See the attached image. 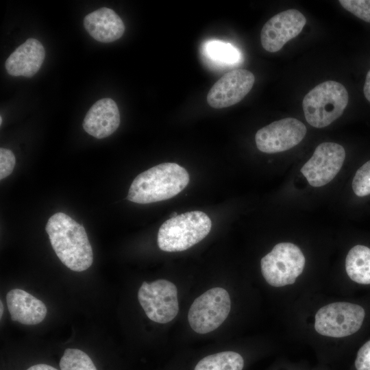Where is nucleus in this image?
<instances>
[{
	"label": "nucleus",
	"instance_id": "f8f14e48",
	"mask_svg": "<svg viewBox=\"0 0 370 370\" xmlns=\"http://www.w3.org/2000/svg\"><path fill=\"white\" fill-rule=\"evenodd\" d=\"M255 82L248 70H232L217 80L210 89L206 100L214 108H223L241 101L251 90Z\"/></svg>",
	"mask_w": 370,
	"mask_h": 370
},
{
	"label": "nucleus",
	"instance_id": "2eb2a0df",
	"mask_svg": "<svg viewBox=\"0 0 370 370\" xmlns=\"http://www.w3.org/2000/svg\"><path fill=\"white\" fill-rule=\"evenodd\" d=\"M6 301L12 320L22 324H38L47 315L45 304L22 289L10 290L7 293Z\"/></svg>",
	"mask_w": 370,
	"mask_h": 370
},
{
	"label": "nucleus",
	"instance_id": "39448f33",
	"mask_svg": "<svg viewBox=\"0 0 370 370\" xmlns=\"http://www.w3.org/2000/svg\"><path fill=\"white\" fill-rule=\"evenodd\" d=\"M305 257L301 249L291 243H280L260 261L262 274L274 287L293 284L302 273Z\"/></svg>",
	"mask_w": 370,
	"mask_h": 370
},
{
	"label": "nucleus",
	"instance_id": "7ed1b4c3",
	"mask_svg": "<svg viewBox=\"0 0 370 370\" xmlns=\"http://www.w3.org/2000/svg\"><path fill=\"white\" fill-rule=\"evenodd\" d=\"M211 227V220L204 212L180 214L162 224L158 233V247L168 252L186 250L203 240Z\"/></svg>",
	"mask_w": 370,
	"mask_h": 370
},
{
	"label": "nucleus",
	"instance_id": "cd10ccee",
	"mask_svg": "<svg viewBox=\"0 0 370 370\" xmlns=\"http://www.w3.org/2000/svg\"><path fill=\"white\" fill-rule=\"evenodd\" d=\"M178 214H177V212H173L172 213L171 215H170V218H173V217H175L176 216H177Z\"/></svg>",
	"mask_w": 370,
	"mask_h": 370
},
{
	"label": "nucleus",
	"instance_id": "4be33fe9",
	"mask_svg": "<svg viewBox=\"0 0 370 370\" xmlns=\"http://www.w3.org/2000/svg\"><path fill=\"white\" fill-rule=\"evenodd\" d=\"M339 3L358 18L370 23V0H340Z\"/></svg>",
	"mask_w": 370,
	"mask_h": 370
},
{
	"label": "nucleus",
	"instance_id": "f03ea898",
	"mask_svg": "<svg viewBox=\"0 0 370 370\" xmlns=\"http://www.w3.org/2000/svg\"><path fill=\"white\" fill-rule=\"evenodd\" d=\"M188 171L174 162L162 163L138 175L133 180L127 199L146 204L171 199L189 182Z\"/></svg>",
	"mask_w": 370,
	"mask_h": 370
},
{
	"label": "nucleus",
	"instance_id": "9b49d317",
	"mask_svg": "<svg viewBox=\"0 0 370 370\" xmlns=\"http://www.w3.org/2000/svg\"><path fill=\"white\" fill-rule=\"evenodd\" d=\"M306 23V17L295 9H288L275 14L262 28L260 41L262 47L269 52L278 51L288 41L300 34Z\"/></svg>",
	"mask_w": 370,
	"mask_h": 370
},
{
	"label": "nucleus",
	"instance_id": "f3484780",
	"mask_svg": "<svg viewBox=\"0 0 370 370\" xmlns=\"http://www.w3.org/2000/svg\"><path fill=\"white\" fill-rule=\"evenodd\" d=\"M345 270L354 282L370 284V249L361 245L353 247L345 259Z\"/></svg>",
	"mask_w": 370,
	"mask_h": 370
},
{
	"label": "nucleus",
	"instance_id": "dca6fc26",
	"mask_svg": "<svg viewBox=\"0 0 370 370\" xmlns=\"http://www.w3.org/2000/svg\"><path fill=\"white\" fill-rule=\"evenodd\" d=\"M84 25L89 34L101 42L115 41L125 32L122 19L108 8H101L87 14L84 19Z\"/></svg>",
	"mask_w": 370,
	"mask_h": 370
},
{
	"label": "nucleus",
	"instance_id": "393cba45",
	"mask_svg": "<svg viewBox=\"0 0 370 370\" xmlns=\"http://www.w3.org/2000/svg\"><path fill=\"white\" fill-rule=\"evenodd\" d=\"M363 92L366 99L370 102V69L366 75V79L363 88Z\"/></svg>",
	"mask_w": 370,
	"mask_h": 370
},
{
	"label": "nucleus",
	"instance_id": "6e6552de",
	"mask_svg": "<svg viewBox=\"0 0 370 370\" xmlns=\"http://www.w3.org/2000/svg\"><path fill=\"white\" fill-rule=\"evenodd\" d=\"M138 299L147 317L158 323L171 321L179 311L177 289L166 280L144 282L138 290Z\"/></svg>",
	"mask_w": 370,
	"mask_h": 370
},
{
	"label": "nucleus",
	"instance_id": "5701e85b",
	"mask_svg": "<svg viewBox=\"0 0 370 370\" xmlns=\"http://www.w3.org/2000/svg\"><path fill=\"white\" fill-rule=\"evenodd\" d=\"M15 157L10 149L1 147L0 149V180L10 175L14 170Z\"/></svg>",
	"mask_w": 370,
	"mask_h": 370
},
{
	"label": "nucleus",
	"instance_id": "412c9836",
	"mask_svg": "<svg viewBox=\"0 0 370 370\" xmlns=\"http://www.w3.org/2000/svg\"><path fill=\"white\" fill-rule=\"evenodd\" d=\"M352 189L358 197L370 194V160L360 166L354 177Z\"/></svg>",
	"mask_w": 370,
	"mask_h": 370
},
{
	"label": "nucleus",
	"instance_id": "4468645a",
	"mask_svg": "<svg viewBox=\"0 0 370 370\" xmlns=\"http://www.w3.org/2000/svg\"><path fill=\"white\" fill-rule=\"evenodd\" d=\"M45 57L42 45L37 39L31 38L10 55L5 61V69L12 76L31 77L39 71Z\"/></svg>",
	"mask_w": 370,
	"mask_h": 370
},
{
	"label": "nucleus",
	"instance_id": "9d476101",
	"mask_svg": "<svg viewBox=\"0 0 370 370\" xmlns=\"http://www.w3.org/2000/svg\"><path fill=\"white\" fill-rule=\"evenodd\" d=\"M345 158L343 147L335 143L319 144L312 157L301 168L310 185L324 186L332 181L341 170Z\"/></svg>",
	"mask_w": 370,
	"mask_h": 370
},
{
	"label": "nucleus",
	"instance_id": "bb28decb",
	"mask_svg": "<svg viewBox=\"0 0 370 370\" xmlns=\"http://www.w3.org/2000/svg\"><path fill=\"white\" fill-rule=\"evenodd\" d=\"M0 308H1V310H0V317H2V314H3V304L2 303V301H0Z\"/></svg>",
	"mask_w": 370,
	"mask_h": 370
},
{
	"label": "nucleus",
	"instance_id": "0eeeda50",
	"mask_svg": "<svg viewBox=\"0 0 370 370\" xmlns=\"http://www.w3.org/2000/svg\"><path fill=\"white\" fill-rule=\"evenodd\" d=\"M365 312L359 305L339 301L321 307L315 314V330L323 336L342 338L356 332Z\"/></svg>",
	"mask_w": 370,
	"mask_h": 370
},
{
	"label": "nucleus",
	"instance_id": "b1692460",
	"mask_svg": "<svg viewBox=\"0 0 370 370\" xmlns=\"http://www.w3.org/2000/svg\"><path fill=\"white\" fill-rule=\"evenodd\" d=\"M356 370H370V341L358 350L355 360Z\"/></svg>",
	"mask_w": 370,
	"mask_h": 370
},
{
	"label": "nucleus",
	"instance_id": "a211bd4d",
	"mask_svg": "<svg viewBox=\"0 0 370 370\" xmlns=\"http://www.w3.org/2000/svg\"><path fill=\"white\" fill-rule=\"evenodd\" d=\"M244 360L238 353L225 351L202 358L194 370H242Z\"/></svg>",
	"mask_w": 370,
	"mask_h": 370
},
{
	"label": "nucleus",
	"instance_id": "c85d7f7f",
	"mask_svg": "<svg viewBox=\"0 0 370 370\" xmlns=\"http://www.w3.org/2000/svg\"><path fill=\"white\" fill-rule=\"evenodd\" d=\"M1 124H2V117L0 116V125H1Z\"/></svg>",
	"mask_w": 370,
	"mask_h": 370
},
{
	"label": "nucleus",
	"instance_id": "423d86ee",
	"mask_svg": "<svg viewBox=\"0 0 370 370\" xmlns=\"http://www.w3.org/2000/svg\"><path fill=\"white\" fill-rule=\"evenodd\" d=\"M231 301L227 291L220 287L208 290L195 299L188 320L197 333L206 334L219 328L227 317Z\"/></svg>",
	"mask_w": 370,
	"mask_h": 370
},
{
	"label": "nucleus",
	"instance_id": "ddd939ff",
	"mask_svg": "<svg viewBox=\"0 0 370 370\" xmlns=\"http://www.w3.org/2000/svg\"><path fill=\"white\" fill-rule=\"evenodd\" d=\"M120 124V114L115 101L103 98L89 109L83 121L84 130L97 138H103L114 133Z\"/></svg>",
	"mask_w": 370,
	"mask_h": 370
},
{
	"label": "nucleus",
	"instance_id": "6ab92c4d",
	"mask_svg": "<svg viewBox=\"0 0 370 370\" xmlns=\"http://www.w3.org/2000/svg\"><path fill=\"white\" fill-rule=\"evenodd\" d=\"M205 56L211 62L220 65H232L241 60L239 51L230 43L212 40L204 45Z\"/></svg>",
	"mask_w": 370,
	"mask_h": 370
},
{
	"label": "nucleus",
	"instance_id": "aec40b11",
	"mask_svg": "<svg viewBox=\"0 0 370 370\" xmlns=\"http://www.w3.org/2000/svg\"><path fill=\"white\" fill-rule=\"evenodd\" d=\"M61 370H97L90 358L77 349H66L60 361Z\"/></svg>",
	"mask_w": 370,
	"mask_h": 370
},
{
	"label": "nucleus",
	"instance_id": "1a4fd4ad",
	"mask_svg": "<svg viewBox=\"0 0 370 370\" xmlns=\"http://www.w3.org/2000/svg\"><path fill=\"white\" fill-rule=\"evenodd\" d=\"M307 132L305 125L295 118L274 121L256 134L257 148L262 152L275 153L288 150L298 145Z\"/></svg>",
	"mask_w": 370,
	"mask_h": 370
},
{
	"label": "nucleus",
	"instance_id": "f257e3e1",
	"mask_svg": "<svg viewBox=\"0 0 370 370\" xmlns=\"http://www.w3.org/2000/svg\"><path fill=\"white\" fill-rule=\"evenodd\" d=\"M45 230L54 251L66 267L81 272L92 265V249L81 224L60 212L49 219Z\"/></svg>",
	"mask_w": 370,
	"mask_h": 370
},
{
	"label": "nucleus",
	"instance_id": "a878e982",
	"mask_svg": "<svg viewBox=\"0 0 370 370\" xmlns=\"http://www.w3.org/2000/svg\"><path fill=\"white\" fill-rule=\"evenodd\" d=\"M27 370H58V369L48 365L38 364V365H35L30 367Z\"/></svg>",
	"mask_w": 370,
	"mask_h": 370
},
{
	"label": "nucleus",
	"instance_id": "20e7f679",
	"mask_svg": "<svg viewBox=\"0 0 370 370\" xmlns=\"http://www.w3.org/2000/svg\"><path fill=\"white\" fill-rule=\"evenodd\" d=\"M348 101L347 90L342 84L333 80L323 82L303 99L306 120L314 127H325L343 114Z\"/></svg>",
	"mask_w": 370,
	"mask_h": 370
}]
</instances>
